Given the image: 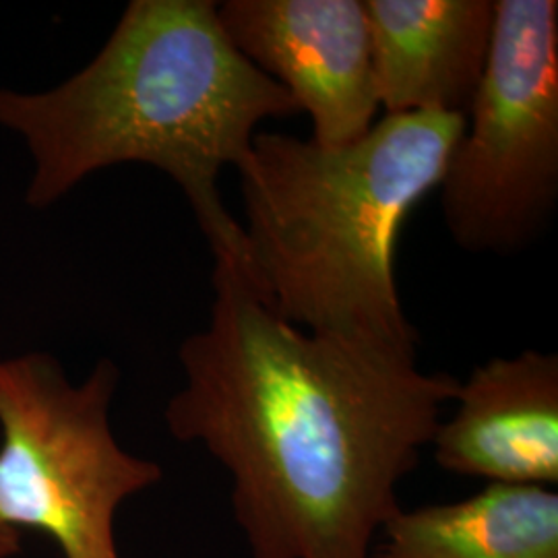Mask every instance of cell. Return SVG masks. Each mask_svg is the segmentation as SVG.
Here are the masks:
<instances>
[{
    "label": "cell",
    "mask_w": 558,
    "mask_h": 558,
    "mask_svg": "<svg viewBox=\"0 0 558 558\" xmlns=\"http://www.w3.org/2000/svg\"><path fill=\"white\" fill-rule=\"evenodd\" d=\"M211 283L170 435L230 474L251 558H371L461 380L424 373L418 348L294 327L236 263L216 260Z\"/></svg>",
    "instance_id": "1"
},
{
    "label": "cell",
    "mask_w": 558,
    "mask_h": 558,
    "mask_svg": "<svg viewBox=\"0 0 558 558\" xmlns=\"http://www.w3.org/2000/svg\"><path fill=\"white\" fill-rule=\"evenodd\" d=\"M292 96L230 41L214 0H133L100 52L46 92L0 87V126L32 158L25 203L46 209L94 172L158 168L180 186L214 259L248 271L246 239L221 199L260 122L299 114Z\"/></svg>",
    "instance_id": "2"
},
{
    "label": "cell",
    "mask_w": 558,
    "mask_h": 558,
    "mask_svg": "<svg viewBox=\"0 0 558 558\" xmlns=\"http://www.w3.org/2000/svg\"><path fill=\"white\" fill-rule=\"evenodd\" d=\"M463 114H387L325 149L257 133L239 168L248 278L279 317L311 333L418 348L396 246L410 211L439 189Z\"/></svg>",
    "instance_id": "3"
},
{
    "label": "cell",
    "mask_w": 558,
    "mask_h": 558,
    "mask_svg": "<svg viewBox=\"0 0 558 558\" xmlns=\"http://www.w3.org/2000/svg\"><path fill=\"white\" fill-rule=\"evenodd\" d=\"M119 379L108 359L83 383L48 354L0 359V523L48 534L64 558H120V505L163 476L112 433Z\"/></svg>",
    "instance_id": "4"
},
{
    "label": "cell",
    "mask_w": 558,
    "mask_h": 558,
    "mask_svg": "<svg viewBox=\"0 0 558 558\" xmlns=\"http://www.w3.org/2000/svg\"><path fill=\"white\" fill-rule=\"evenodd\" d=\"M445 226L472 253L538 239L558 199V2L495 0L493 44L440 180Z\"/></svg>",
    "instance_id": "5"
},
{
    "label": "cell",
    "mask_w": 558,
    "mask_h": 558,
    "mask_svg": "<svg viewBox=\"0 0 558 558\" xmlns=\"http://www.w3.org/2000/svg\"><path fill=\"white\" fill-rule=\"evenodd\" d=\"M218 17L240 54L313 120V143L362 140L379 110L364 0H226Z\"/></svg>",
    "instance_id": "6"
},
{
    "label": "cell",
    "mask_w": 558,
    "mask_h": 558,
    "mask_svg": "<svg viewBox=\"0 0 558 558\" xmlns=\"http://www.w3.org/2000/svg\"><path fill=\"white\" fill-rule=\"evenodd\" d=\"M456 414L433 437L442 470L507 486L558 482V356L525 350L459 383Z\"/></svg>",
    "instance_id": "7"
},
{
    "label": "cell",
    "mask_w": 558,
    "mask_h": 558,
    "mask_svg": "<svg viewBox=\"0 0 558 558\" xmlns=\"http://www.w3.org/2000/svg\"><path fill=\"white\" fill-rule=\"evenodd\" d=\"M387 114H468L484 77L495 0H364Z\"/></svg>",
    "instance_id": "8"
},
{
    "label": "cell",
    "mask_w": 558,
    "mask_h": 558,
    "mask_svg": "<svg viewBox=\"0 0 558 558\" xmlns=\"http://www.w3.org/2000/svg\"><path fill=\"white\" fill-rule=\"evenodd\" d=\"M377 558H558V493L488 484L456 502L401 509Z\"/></svg>",
    "instance_id": "9"
},
{
    "label": "cell",
    "mask_w": 558,
    "mask_h": 558,
    "mask_svg": "<svg viewBox=\"0 0 558 558\" xmlns=\"http://www.w3.org/2000/svg\"><path fill=\"white\" fill-rule=\"evenodd\" d=\"M21 553V532L0 523V558L15 557Z\"/></svg>",
    "instance_id": "10"
}]
</instances>
